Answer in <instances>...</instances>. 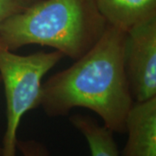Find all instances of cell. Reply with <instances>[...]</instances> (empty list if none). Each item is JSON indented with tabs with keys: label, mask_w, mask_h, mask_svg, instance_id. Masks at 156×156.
Wrapping results in <instances>:
<instances>
[{
	"label": "cell",
	"mask_w": 156,
	"mask_h": 156,
	"mask_svg": "<svg viewBox=\"0 0 156 156\" xmlns=\"http://www.w3.org/2000/svg\"><path fill=\"white\" fill-rule=\"evenodd\" d=\"M126 42V31L108 24L89 51L42 83L39 107L50 117L85 108L98 115L113 133H126L134 101L125 69Z\"/></svg>",
	"instance_id": "cell-1"
},
{
	"label": "cell",
	"mask_w": 156,
	"mask_h": 156,
	"mask_svg": "<svg viewBox=\"0 0 156 156\" xmlns=\"http://www.w3.org/2000/svg\"><path fill=\"white\" fill-rule=\"evenodd\" d=\"M107 26L92 0H38L0 23V43L12 51L26 45L49 46L76 61Z\"/></svg>",
	"instance_id": "cell-2"
},
{
	"label": "cell",
	"mask_w": 156,
	"mask_h": 156,
	"mask_svg": "<svg viewBox=\"0 0 156 156\" xmlns=\"http://www.w3.org/2000/svg\"><path fill=\"white\" fill-rule=\"evenodd\" d=\"M63 56L57 50L18 55L0 43V79L6 101L1 156H17V129L23 116L40 106L42 79Z\"/></svg>",
	"instance_id": "cell-3"
},
{
	"label": "cell",
	"mask_w": 156,
	"mask_h": 156,
	"mask_svg": "<svg viewBox=\"0 0 156 156\" xmlns=\"http://www.w3.org/2000/svg\"><path fill=\"white\" fill-rule=\"evenodd\" d=\"M125 69L134 101L156 96V17L127 32Z\"/></svg>",
	"instance_id": "cell-4"
},
{
	"label": "cell",
	"mask_w": 156,
	"mask_h": 156,
	"mask_svg": "<svg viewBox=\"0 0 156 156\" xmlns=\"http://www.w3.org/2000/svg\"><path fill=\"white\" fill-rule=\"evenodd\" d=\"M128 140L121 156H156V96L134 101L126 120Z\"/></svg>",
	"instance_id": "cell-5"
},
{
	"label": "cell",
	"mask_w": 156,
	"mask_h": 156,
	"mask_svg": "<svg viewBox=\"0 0 156 156\" xmlns=\"http://www.w3.org/2000/svg\"><path fill=\"white\" fill-rule=\"evenodd\" d=\"M108 24L128 32L156 17V0H92Z\"/></svg>",
	"instance_id": "cell-6"
},
{
	"label": "cell",
	"mask_w": 156,
	"mask_h": 156,
	"mask_svg": "<svg viewBox=\"0 0 156 156\" xmlns=\"http://www.w3.org/2000/svg\"><path fill=\"white\" fill-rule=\"evenodd\" d=\"M69 122L85 137L91 156H120L113 132L94 118L77 114L69 117Z\"/></svg>",
	"instance_id": "cell-7"
},
{
	"label": "cell",
	"mask_w": 156,
	"mask_h": 156,
	"mask_svg": "<svg viewBox=\"0 0 156 156\" xmlns=\"http://www.w3.org/2000/svg\"><path fill=\"white\" fill-rule=\"evenodd\" d=\"M38 0H0V23L6 18L26 10Z\"/></svg>",
	"instance_id": "cell-8"
},
{
	"label": "cell",
	"mask_w": 156,
	"mask_h": 156,
	"mask_svg": "<svg viewBox=\"0 0 156 156\" xmlns=\"http://www.w3.org/2000/svg\"><path fill=\"white\" fill-rule=\"evenodd\" d=\"M17 150L19 151L23 156H50V152L46 146L34 140H17Z\"/></svg>",
	"instance_id": "cell-9"
},
{
	"label": "cell",
	"mask_w": 156,
	"mask_h": 156,
	"mask_svg": "<svg viewBox=\"0 0 156 156\" xmlns=\"http://www.w3.org/2000/svg\"><path fill=\"white\" fill-rule=\"evenodd\" d=\"M0 83H1V79H0ZM1 154H2V148L0 147V156H1Z\"/></svg>",
	"instance_id": "cell-10"
}]
</instances>
